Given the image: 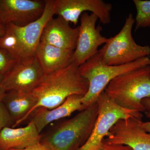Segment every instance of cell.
I'll use <instances>...</instances> for the list:
<instances>
[{
  "instance_id": "obj_7",
  "label": "cell",
  "mask_w": 150,
  "mask_h": 150,
  "mask_svg": "<svg viewBox=\"0 0 150 150\" xmlns=\"http://www.w3.org/2000/svg\"><path fill=\"white\" fill-rule=\"evenodd\" d=\"M80 20L77 42L72 59V63L79 67L95 55L100 46L109 40L101 34L102 27L96 26L98 18L95 14L84 13Z\"/></svg>"
},
{
  "instance_id": "obj_5",
  "label": "cell",
  "mask_w": 150,
  "mask_h": 150,
  "mask_svg": "<svg viewBox=\"0 0 150 150\" xmlns=\"http://www.w3.org/2000/svg\"><path fill=\"white\" fill-rule=\"evenodd\" d=\"M135 22L132 14L129 13L120 31L109 38L108 42L99 49L103 64H126L150 56V46L139 45L133 38L132 31Z\"/></svg>"
},
{
  "instance_id": "obj_11",
  "label": "cell",
  "mask_w": 150,
  "mask_h": 150,
  "mask_svg": "<svg viewBox=\"0 0 150 150\" xmlns=\"http://www.w3.org/2000/svg\"><path fill=\"white\" fill-rule=\"evenodd\" d=\"M142 121L134 118L119 120L105 140L109 144L129 146L133 150H150V133L142 128Z\"/></svg>"
},
{
  "instance_id": "obj_17",
  "label": "cell",
  "mask_w": 150,
  "mask_h": 150,
  "mask_svg": "<svg viewBox=\"0 0 150 150\" xmlns=\"http://www.w3.org/2000/svg\"><path fill=\"white\" fill-rule=\"evenodd\" d=\"M74 51L58 48L41 42L34 52V56L44 74L64 69L72 63Z\"/></svg>"
},
{
  "instance_id": "obj_22",
  "label": "cell",
  "mask_w": 150,
  "mask_h": 150,
  "mask_svg": "<svg viewBox=\"0 0 150 150\" xmlns=\"http://www.w3.org/2000/svg\"><path fill=\"white\" fill-rule=\"evenodd\" d=\"M99 150H133L129 146L109 144L104 140L102 147Z\"/></svg>"
},
{
  "instance_id": "obj_26",
  "label": "cell",
  "mask_w": 150,
  "mask_h": 150,
  "mask_svg": "<svg viewBox=\"0 0 150 150\" xmlns=\"http://www.w3.org/2000/svg\"><path fill=\"white\" fill-rule=\"evenodd\" d=\"M6 92L5 89L3 87V86L0 84V102L2 101L3 98Z\"/></svg>"
},
{
  "instance_id": "obj_1",
  "label": "cell",
  "mask_w": 150,
  "mask_h": 150,
  "mask_svg": "<svg viewBox=\"0 0 150 150\" xmlns=\"http://www.w3.org/2000/svg\"><path fill=\"white\" fill-rule=\"evenodd\" d=\"M88 86V81L81 75L79 67L73 63L62 69L44 74L32 91L37 100L33 112L40 107L55 108L74 95L83 96Z\"/></svg>"
},
{
  "instance_id": "obj_25",
  "label": "cell",
  "mask_w": 150,
  "mask_h": 150,
  "mask_svg": "<svg viewBox=\"0 0 150 150\" xmlns=\"http://www.w3.org/2000/svg\"><path fill=\"white\" fill-rule=\"evenodd\" d=\"M142 104L144 108L145 112L150 111V98L143 100L142 101Z\"/></svg>"
},
{
  "instance_id": "obj_18",
  "label": "cell",
  "mask_w": 150,
  "mask_h": 150,
  "mask_svg": "<svg viewBox=\"0 0 150 150\" xmlns=\"http://www.w3.org/2000/svg\"><path fill=\"white\" fill-rule=\"evenodd\" d=\"M0 46L17 61L27 57L19 35L17 26L15 24L6 25L5 33L0 37Z\"/></svg>"
},
{
  "instance_id": "obj_14",
  "label": "cell",
  "mask_w": 150,
  "mask_h": 150,
  "mask_svg": "<svg viewBox=\"0 0 150 150\" xmlns=\"http://www.w3.org/2000/svg\"><path fill=\"white\" fill-rule=\"evenodd\" d=\"M45 10L39 18L23 27L17 26L26 57L34 56L44 28L55 15L54 0H45Z\"/></svg>"
},
{
  "instance_id": "obj_4",
  "label": "cell",
  "mask_w": 150,
  "mask_h": 150,
  "mask_svg": "<svg viewBox=\"0 0 150 150\" xmlns=\"http://www.w3.org/2000/svg\"><path fill=\"white\" fill-rule=\"evenodd\" d=\"M104 91L121 107L145 112L142 101L150 98V66L118 76Z\"/></svg>"
},
{
  "instance_id": "obj_20",
  "label": "cell",
  "mask_w": 150,
  "mask_h": 150,
  "mask_svg": "<svg viewBox=\"0 0 150 150\" xmlns=\"http://www.w3.org/2000/svg\"><path fill=\"white\" fill-rule=\"evenodd\" d=\"M17 62L0 46V73L4 76L12 69Z\"/></svg>"
},
{
  "instance_id": "obj_3",
  "label": "cell",
  "mask_w": 150,
  "mask_h": 150,
  "mask_svg": "<svg viewBox=\"0 0 150 150\" xmlns=\"http://www.w3.org/2000/svg\"><path fill=\"white\" fill-rule=\"evenodd\" d=\"M150 66V58L145 57L135 62L119 66H108L103 64L99 51L79 67L82 76L88 81V91L81 101L85 108L96 102L112 80L118 76Z\"/></svg>"
},
{
  "instance_id": "obj_10",
  "label": "cell",
  "mask_w": 150,
  "mask_h": 150,
  "mask_svg": "<svg viewBox=\"0 0 150 150\" xmlns=\"http://www.w3.org/2000/svg\"><path fill=\"white\" fill-rule=\"evenodd\" d=\"M45 8V1L0 0V22L23 27L39 18Z\"/></svg>"
},
{
  "instance_id": "obj_23",
  "label": "cell",
  "mask_w": 150,
  "mask_h": 150,
  "mask_svg": "<svg viewBox=\"0 0 150 150\" xmlns=\"http://www.w3.org/2000/svg\"><path fill=\"white\" fill-rule=\"evenodd\" d=\"M8 150H50L45 145L43 144L41 142H38L29 146L28 147L21 150L10 149Z\"/></svg>"
},
{
  "instance_id": "obj_19",
  "label": "cell",
  "mask_w": 150,
  "mask_h": 150,
  "mask_svg": "<svg viewBox=\"0 0 150 150\" xmlns=\"http://www.w3.org/2000/svg\"><path fill=\"white\" fill-rule=\"evenodd\" d=\"M137 15L135 18V28L150 27V1L134 0Z\"/></svg>"
},
{
  "instance_id": "obj_13",
  "label": "cell",
  "mask_w": 150,
  "mask_h": 150,
  "mask_svg": "<svg viewBox=\"0 0 150 150\" xmlns=\"http://www.w3.org/2000/svg\"><path fill=\"white\" fill-rule=\"evenodd\" d=\"M83 97L78 95L71 96L62 104L52 109L38 108L32 113L33 114L30 121L34 123L40 134L51 122L68 117L75 111L85 109L81 101Z\"/></svg>"
},
{
  "instance_id": "obj_2",
  "label": "cell",
  "mask_w": 150,
  "mask_h": 150,
  "mask_svg": "<svg viewBox=\"0 0 150 150\" xmlns=\"http://www.w3.org/2000/svg\"><path fill=\"white\" fill-rule=\"evenodd\" d=\"M98 112L96 102L42 137L40 142L50 150H78L91 135Z\"/></svg>"
},
{
  "instance_id": "obj_15",
  "label": "cell",
  "mask_w": 150,
  "mask_h": 150,
  "mask_svg": "<svg viewBox=\"0 0 150 150\" xmlns=\"http://www.w3.org/2000/svg\"><path fill=\"white\" fill-rule=\"evenodd\" d=\"M41 138L31 121L25 127H6L0 132V150L23 149L40 142Z\"/></svg>"
},
{
  "instance_id": "obj_28",
  "label": "cell",
  "mask_w": 150,
  "mask_h": 150,
  "mask_svg": "<svg viewBox=\"0 0 150 150\" xmlns=\"http://www.w3.org/2000/svg\"><path fill=\"white\" fill-rule=\"evenodd\" d=\"M4 78V76H3V75L2 74H1V73H0V84H1V83L2 81Z\"/></svg>"
},
{
  "instance_id": "obj_27",
  "label": "cell",
  "mask_w": 150,
  "mask_h": 150,
  "mask_svg": "<svg viewBox=\"0 0 150 150\" xmlns=\"http://www.w3.org/2000/svg\"><path fill=\"white\" fill-rule=\"evenodd\" d=\"M6 31V25L0 22V37L4 35Z\"/></svg>"
},
{
  "instance_id": "obj_8",
  "label": "cell",
  "mask_w": 150,
  "mask_h": 150,
  "mask_svg": "<svg viewBox=\"0 0 150 150\" xmlns=\"http://www.w3.org/2000/svg\"><path fill=\"white\" fill-rule=\"evenodd\" d=\"M55 14L74 25L84 13L91 12L103 24L111 21L112 5L102 0H54Z\"/></svg>"
},
{
  "instance_id": "obj_12",
  "label": "cell",
  "mask_w": 150,
  "mask_h": 150,
  "mask_svg": "<svg viewBox=\"0 0 150 150\" xmlns=\"http://www.w3.org/2000/svg\"><path fill=\"white\" fill-rule=\"evenodd\" d=\"M79 27H72L61 17L51 19L43 30L41 42L58 48L74 51L76 46Z\"/></svg>"
},
{
  "instance_id": "obj_9",
  "label": "cell",
  "mask_w": 150,
  "mask_h": 150,
  "mask_svg": "<svg viewBox=\"0 0 150 150\" xmlns=\"http://www.w3.org/2000/svg\"><path fill=\"white\" fill-rule=\"evenodd\" d=\"M34 56L18 61L4 76L1 85L6 91L11 90L32 92L44 76Z\"/></svg>"
},
{
  "instance_id": "obj_24",
  "label": "cell",
  "mask_w": 150,
  "mask_h": 150,
  "mask_svg": "<svg viewBox=\"0 0 150 150\" xmlns=\"http://www.w3.org/2000/svg\"><path fill=\"white\" fill-rule=\"evenodd\" d=\"M145 112L146 116L150 119V111H146ZM141 126L146 132L150 133V121L146 122L141 121Z\"/></svg>"
},
{
  "instance_id": "obj_21",
  "label": "cell",
  "mask_w": 150,
  "mask_h": 150,
  "mask_svg": "<svg viewBox=\"0 0 150 150\" xmlns=\"http://www.w3.org/2000/svg\"><path fill=\"white\" fill-rule=\"evenodd\" d=\"M15 122L2 101L0 102V132L6 127H13Z\"/></svg>"
},
{
  "instance_id": "obj_16",
  "label": "cell",
  "mask_w": 150,
  "mask_h": 150,
  "mask_svg": "<svg viewBox=\"0 0 150 150\" xmlns=\"http://www.w3.org/2000/svg\"><path fill=\"white\" fill-rule=\"evenodd\" d=\"M2 101L14 121L12 128H15L32 114L37 100L32 92L11 90L6 91Z\"/></svg>"
},
{
  "instance_id": "obj_6",
  "label": "cell",
  "mask_w": 150,
  "mask_h": 150,
  "mask_svg": "<svg viewBox=\"0 0 150 150\" xmlns=\"http://www.w3.org/2000/svg\"><path fill=\"white\" fill-rule=\"evenodd\" d=\"M96 102L97 118L88 140L78 150H99L111 128L121 119L134 118L142 119V112L129 110L117 104L105 92L100 95Z\"/></svg>"
}]
</instances>
